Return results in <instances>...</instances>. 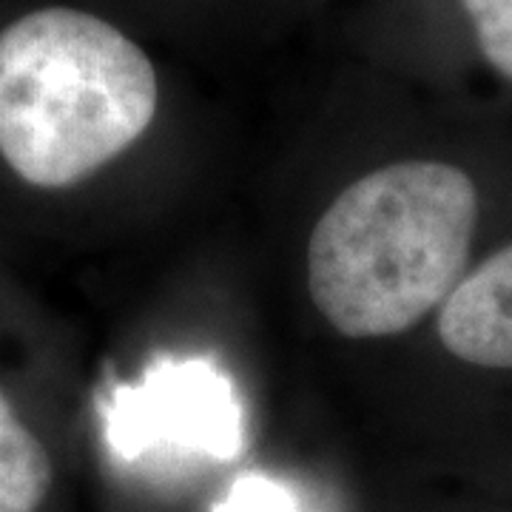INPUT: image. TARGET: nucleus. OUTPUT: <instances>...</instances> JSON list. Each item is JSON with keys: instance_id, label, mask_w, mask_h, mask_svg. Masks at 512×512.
<instances>
[{"instance_id": "5", "label": "nucleus", "mask_w": 512, "mask_h": 512, "mask_svg": "<svg viewBox=\"0 0 512 512\" xmlns=\"http://www.w3.org/2000/svg\"><path fill=\"white\" fill-rule=\"evenodd\" d=\"M52 478L46 444L0 390V512H37L52 490Z\"/></svg>"}, {"instance_id": "2", "label": "nucleus", "mask_w": 512, "mask_h": 512, "mask_svg": "<svg viewBox=\"0 0 512 512\" xmlns=\"http://www.w3.org/2000/svg\"><path fill=\"white\" fill-rule=\"evenodd\" d=\"M157 103L151 57L89 9L37 6L0 29V160L32 188L89 180L146 134Z\"/></svg>"}, {"instance_id": "4", "label": "nucleus", "mask_w": 512, "mask_h": 512, "mask_svg": "<svg viewBox=\"0 0 512 512\" xmlns=\"http://www.w3.org/2000/svg\"><path fill=\"white\" fill-rule=\"evenodd\" d=\"M436 328L441 345L461 362L512 370V242L458 282Z\"/></svg>"}, {"instance_id": "1", "label": "nucleus", "mask_w": 512, "mask_h": 512, "mask_svg": "<svg viewBox=\"0 0 512 512\" xmlns=\"http://www.w3.org/2000/svg\"><path fill=\"white\" fill-rule=\"evenodd\" d=\"M478 191L439 160L384 165L348 185L308 242L316 311L350 339L404 333L467 276Z\"/></svg>"}, {"instance_id": "6", "label": "nucleus", "mask_w": 512, "mask_h": 512, "mask_svg": "<svg viewBox=\"0 0 512 512\" xmlns=\"http://www.w3.org/2000/svg\"><path fill=\"white\" fill-rule=\"evenodd\" d=\"M461 6L484 60L512 83V0H461Z\"/></svg>"}, {"instance_id": "3", "label": "nucleus", "mask_w": 512, "mask_h": 512, "mask_svg": "<svg viewBox=\"0 0 512 512\" xmlns=\"http://www.w3.org/2000/svg\"><path fill=\"white\" fill-rule=\"evenodd\" d=\"M114 441L128 456L148 447H180L228 461L242 447L234 387L200 359L157 365L140 387L123 393Z\"/></svg>"}]
</instances>
